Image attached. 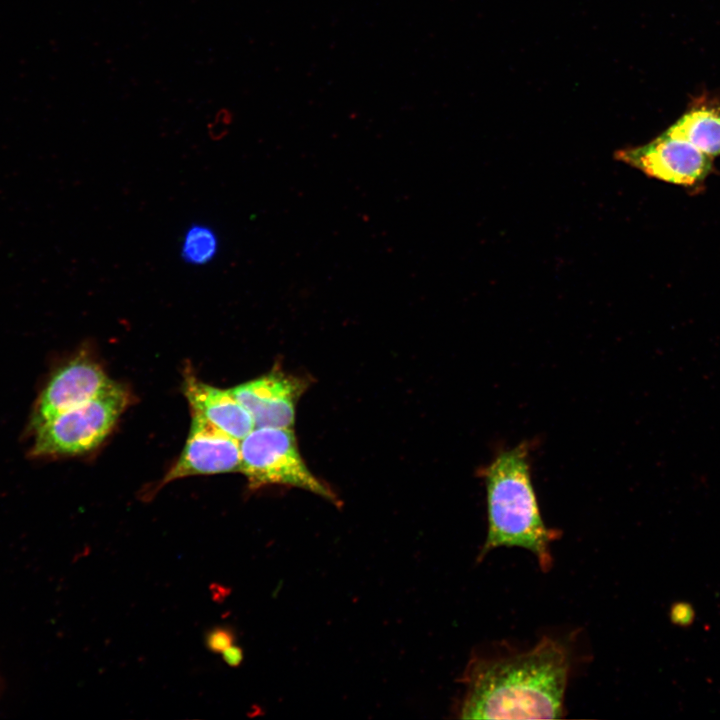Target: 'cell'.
Masks as SVG:
<instances>
[{
    "label": "cell",
    "instance_id": "cell-1",
    "mask_svg": "<svg viewBox=\"0 0 720 720\" xmlns=\"http://www.w3.org/2000/svg\"><path fill=\"white\" fill-rule=\"evenodd\" d=\"M570 674L567 648L544 636L525 651L474 656L461 681L464 719L559 718Z\"/></svg>",
    "mask_w": 720,
    "mask_h": 720
},
{
    "label": "cell",
    "instance_id": "cell-7",
    "mask_svg": "<svg viewBox=\"0 0 720 720\" xmlns=\"http://www.w3.org/2000/svg\"><path fill=\"white\" fill-rule=\"evenodd\" d=\"M240 441L191 412V426L183 450L162 480L240 470Z\"/></svg>",
    "mask_w": 720,
    "mask_h": 720
},
{
    "label": "cell",
    "instance_id": "cell-2",
    "mask_svg": "<svg viewBox=\"0 0 720 720\" xmlns=\"http://www.w3.org/2000/svg\"><path fill=\"white\" fill-rule=\"evenodd\" d=\"M488 530L478 560L499 547L531 552L542 571L552 567L550 545L560 531L545 525L531 478L530 445L504 449L483 469Z\"/></svg>",
    "mask_w": 720,
    "mask_h": 720
},
{
    "label": "cell",
    "instance_id": "cell-3",
    "mask_svg": "<svg viewBox=\"0 0 720 720\" xmlns=\"http://www.w3.org/2000/svg\"><path fill=\"white\" fill-rule=\"evenodd\" d=\"M130 402L127 389L113 382L101 394L36 428L35 456L78 455L98 447Z\"/></svg>",
    "mask_w": 720,
    "mask_h": 720
},
{
    "label": "cell",
    "instance_id": "cell-5",
    "mask_svg": "<svg viewBox=\"0 0 720 720\" xmlns=\"http://www.w3.org/2000/svg\"><path fill=\"white\" fill-rule=\"evenodd\" d=\"M615 158L650 177L684 186L702 182L712 170L710 156L667 132L643 146L618 150Z\"/></svg>",
    "mask_w": 720,
    "mask_h": 720
},
{
    "label": "cell",
    "instance_id": "cell-6",
    "mask_svg": "<svg viewBox=\"0 0 720 720\" xmlns=\"http://www.w3.org/2000/svg\"><path fill=\"white\" fill-rule=\"evenodd\" d=\"M114 381L86 353L61 366L43 389L32 418L36 429L57 415L92 400Z\"/></svg>",
    "mask_w": 720,
    "mask_h": 720
},
{
    "label": "cell",
    "instance_id": "cell-12",
    "mask_svg": "<svg viewBox=\"0 0 720 720\" xmlns=\"http://www.w3.org/2000/svg\"><path fill=\"white\" fill-rule=\"evenodd\" d=\"M232 644H234V636L232 631L227 628H214L206 637V645L213 652L222 653Z\"/></svg>",
    "mask_w": 720,
    "mask_h": 720
},
{
    "label": "cell",
    "instance_id": "cell-4",
    "mask_svg": "<svg viewBox=\"0 0 720 720\" xmlns=\"http://www.w3.org/2000/svg\"><path fill=\"white\" fill-rule=\"evenodd\" d=\"M240 470L250 487H298L335 502V494L309 470L291 428L255 427L240 440Z\"/></svg>",
    "mask_w": 720,
    "mask_h": 720
},
{
    "label": "cell",
    "instance_id": "cell-9",
    "mask_svg": "<svg viewBox=\"0 0 720 720\" xmlns=\"http://www.w3.org/2000/svg\"><path fill=\"white\" fill-rule=\"evenodd\" d=\"M183 391L192 413L237 440L255 428L252 416L230 390L209 385L188 370L184 375Z\"/></svg>",
    "mask_w": 720,
    "mask_h": 720
},
{
    "label": "cell",
    "instance_id": "cell-13",
    "mask_svg": "<svg viewBox=\"0 0 720 720\" xmlns=\"http://www.w3.org/2000/svg\"><path fill=\"white\" fill-rule=\"evenodd\" d=\"M232 116L227 110L218 111L213 121L208 125L211 138L218 140L228 131Z\"/></svg>",
    "mask_w": 720,
    "mask_h": 720
},
{
    "label": "cell",
    "instance_id": "cell-8",
    "mask_svg": "<svg viewBox=\"0 0 720 720\" xmlns=\"http://www.w3.org/2000/svg\"><path fill=\"white\" fill-rule=\"evenodd\" d=\"M306 386L303 378L276 369L230 391L250 413L255 427L291 428L296 404Z\"/></svg>",
    "mask_w": 720,
    "mask_h": 720
},
{
    "label": "cell",
    "instance_id": "cell-11",
    "mask_svg": "<svg viewBox=\"0 0 720 720\" xmlns=\"http://www.w3.org/2000/svg\"><path fill=\"white\" fill-rule=\"evenodd\" d=\"M219 240L217 233L206 224H192L185 232L181 257L191 265H204L217 255Z\"/></svg>",
    "mask_w": 720,
    "mask_h": 720
},
{
    "label": "cell",
    "instance_id": "cell-14",
    "mask_svg": "<svg viewBox=\"0 0 720 720\" xmlns=\"http://www.w3.org/2000/svg\"><path fill=\"white\" fill-rule=\"evenodd\" d=\"M222 656L224 662L232 667L240 665L243 660L242 649L234 644L226 648L222 652Z\"/></svg>",
    "mask_w": 720,
    "mask_h": 720
},
{
    "label": "cell",
    "instance_id": "cell-10",
    "mask_svg": "<svg viewBox=\"0 0 720 720\" xmlns=\"http://www.w3.org/2000/svg\"><path fill=\"white\" fill-rule=\"evenodd\" d=\"M666 132L690 143L710 157L720 155L718 108L697 106L683 114Z\"/></svg>",
    "mask_w": 720,
    "mask_h": 720
}]
</instances>
